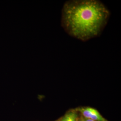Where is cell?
I'll list each match as a JSON object with an SVG mask.
<instances>
[{
	"label": "cell",
	"mask_w": 121,
	"mask_h": 121,
	"mask_svg": "<svg viewBox=\"0 0 121 121\" xmlns=\"http://www.w3.org/2000/svg\"><path fill=\"white\" fill-rule=\"evenodd\" d=\"M79 121H95L92 120H91L90 119H88V118H86L84 117H82L80 119H79Z\"/></svg>",
	"instance_id": "obj_4"
},
{
	"label": "cell",
	"mask_w": 121,
	"mask_h": 121,
	"mask_svg": "<svg viewBox=\"0 0 121 121\" xmlns=\"http://www.w3.org/2000/svg\"><path fill=\"white\" fill-rule=\"evenodd\" d=\"M83 117L95 121H107L95 108L91 107H82L79 109Z\"/></svg>",
	"instance_id": "obj_2"
},
{
	"label": "cell",
	"mask_w": 121,
	"mask_h": 121,
	"mask_svg": "<svg viewBox=\"0 0 121 121\" xmlns=\"http://www.w3.org/2000/svg\"><path fill=\"white\" fill-rule=\"evenodd\" d=\"M110 15L109 10L99 0H69L62 8L61 25L68 35L86 41L100 35Z\"/></svg>",
	"instance_id": "obj_1"
},
{
	"label": "cell",
	"mask_w": 121,
	"mask_h": 121,
	"mask_svg": "<svg viewBox=\"0 0 121 121\" xmlns=\"http://www.w3.org/2000/svg\"><path fill=\"white\" fill-rule=\"evenodd\" d=\"M60 121H79L78 114L73 110L70 111L65 114Z\"/></svg>",
	"instance_id": "obj_3"
}]
</instances>
